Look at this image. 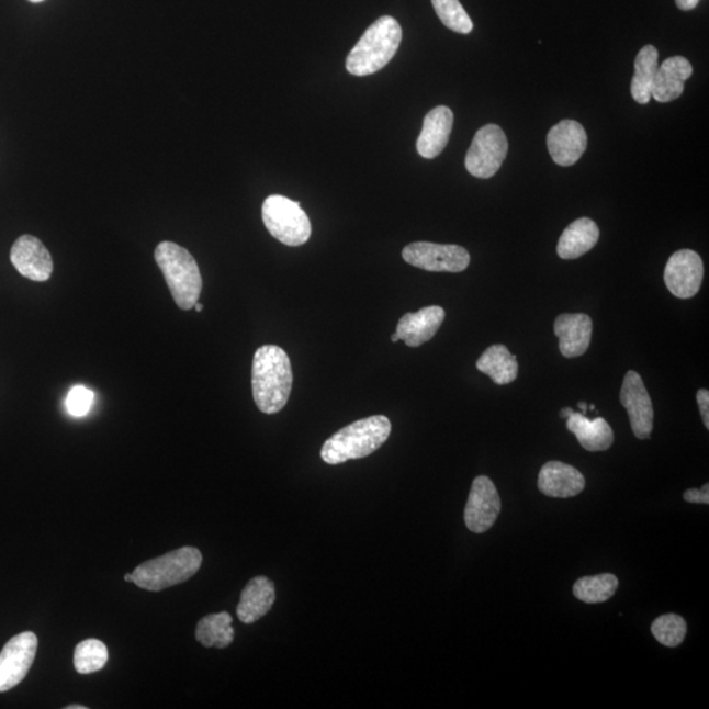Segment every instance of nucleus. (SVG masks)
Instances as JSON below:
<instances>
[{
    "mask_svg": "<svg viewBox=\"0 0 709 709\" xmlns=\"http://www.w3.org/2000/svg\"><path fill=\"white\" fill-rule=\"evenodd\" d=\"M391 339H392V342H393V344H396V342H398V340H399V338H398V336H397V334H396V333H394V334H393V336H392V338H391Z\"/></svg>",
    "mask_w": 709,
    "mask_h": 709,
    "instance_id": "obj_36",
    "label": "nucleus"
},
{
    "mask_svg": "<svg viewBox=\"0 0 709 709\" xmlns=\"http://www.w3.org/2000/svg\"><path fill=\"white\" fill-rule=\"evenodd\" d=\"M391 431V420L384 416L357 420L325 441L320 458L326 464L338 465L370 457L385 443Z\"/></svg>",
    "mask_w": 709,
    "mask_h": 709,
    "instance_id": "obj_2",
    "label": "nucleus"
},
{
    "mask_svg": "<svg viewBox=\"0 0 709 709\" xmlns=\"http://www.w3.org/2000/svg\"><path fill=\"white\" fill-rule=\"evenodd\" d=\"M124 579H125L126 582H133V575H132L131 573L125 574Z\"/></svg>",
    "mask_w": 709,
    "mask_h": 709,
    "instance_id": "obj_39",
    "label": "nucleus"
},
{
    "mask_svg": "<svg viewBox=\"0 0 709 709\" xmlns=\"http://www.w3.org/2000/svg\"><path fill=\"white\" fill-rule=\"evenodd\" d=\"M561 353L567 359L582 357L590 347L593 320L587 314H561L554 320Z\"/></svg>",
    "mask_w": 709,
    "mask_h": 709,
    "instance_id": "obj_16",
    "label": "nucleus"
},
{
    "mask_svg": "<svg viewBox=\"0 0 709 709\" xmlns=\"http://www.w3.org/2000/svg\"><path fill=\"white\" fill-rule=\"evenodd\" d=\"M262 217L267 230L279 243L286 246H301L307 243L312 234L311 220L300 203L282 195H272L265 200Z\"/></svg>",
    "mask_w": 709,
    "mask_h": 709,
    "instance_id": "obj_6",
    "label": "nucleus"
},
{
    "mask_svg": "<svg viewBox=\"0 0 709 709\" xmlns=\"http://www.w3.org/2000/svg\"><path fill=\"white\" fill-rule=\"evenodd\" d=\"M619 587V579L614 574L606 573L584 577L575 582L573 587L574 597L585 604H604L614 597Z\"/></svg>",
    "mask_w": 709,
    "mask_h": 709,
    "instance_id": "obj_26",
    "label": "nucleus"
},
{
    "mask_svg": "<svg viewBox=\"0 0 709 709\" xmlns=\"http://www.w3.org/2000/svg\"><path fill=\"white\" fill-rule=\"evenodd\" d=\"M588 409H590L592 412H594V410H595V405H590V406H588Z\"/></svg>",
    "mask_w": 709,
    "mask_h": 709,
    "instance_id": "obj_41",
    "label": "nucleus"
},
{
    "mask_svg": "<svg viewBox=\"0 0 709 709\" xmlns=\"http://www.w3.org/2000/svg\"><path fill=\"white\" fill-rule=\"evenodd\" d=\"M446 318L441 306H426L417 313H406L399 319L397 336L409 347H420L431 340Z\"/></svg>",
    "mask_w": 709,
    "mask_h": 709,
    "instance_id": "obj_17",
    "label": "nucleus"
},
{
    "mask_svg": "<svg viewBox=\"0 0 709 709\" xmlns=\"http://www.w3.org/2000/svg\"><path fill=\"white\" fill-rule=\"evenodd\" d=\"M193 307H195V310L198 312H202L204 306H203V304L196 303L195 306H193Z\"/></svg>",
    "mask_w": 709,
    "mask_h": 709,
    "instance_id": "obj_38",
    "label": "nucleus"
},
{
    "mask_svg": "<svg viewBox=\"0 0 709 709\" xmlns=\"http://www.w3.org/2000/svg\"><path fill=\"white\" fill-rule=\"evenodd\" d=\"M693 65L685 57H671L659 66L655 74L652 98L659 103L678 99L685 91V83L693 76Z\"/></svg>",
    "mask_w": 709,
    "mask_h": 709,
    "instance_id": "obj_19",
    "label": "nucleus"
},
{
    "mask_svg": "<svg viewBox=\"0 0 709 709\" xmlns=\"http://www.w3.org/2000/svg\"><path fill=\"white\" fill-rule=\"evenodd\" d=\"M659 69V50L653 45H646L639 52L634 61V76L631 93L639 104H648L652 99L655 74Z\"/></svg>",
    "mask_w": 709,
    "mask_h": 709,
    "instance_id": "obj_24",
    "label": "nucleus"
},
{
    "mask_svg": "<svg viewBox=\"0 0 709 709\" xmlns=\"http://www.w3.org/2000/svg\"><path fill=\"white\" fill-rule=\"evenodd\" d=\"M11 262L20 275L32 280V282H48L52 277L50 252L36 237H20L12 246Z\"/></svg>",
    "mask_w": 709,
    "mask_h": 709,
    "instance_id": "obj_13",
    "label": "nucleus"
},
{
    "mask_svg": "<svg viewBox=\"0 0 709 709\" xmlns=\"http://www.w3.org/2000/svg\"><path fill=\"white\" fill-rule=\"evenodd\" d=\"M705 278V266L698 252L679 250L674 252L666 265L665 283L673 296L691 299L700 290Z\"/></svg>",
    "mask_w": 709,
    "mask_h": 709,
    "instance_id": "obj_11",
    "label": "nucleus"
},
{
    "mask_svg": "<svg viewBox=\"0 0 709 709\" xmlns=\"http://www.w3.org/2000/svg\"><path fill=\"white\" fill-rule=\"evenodd\" d=\"M109 661V649L104 642L89 639L80 642L74 652V666L79 674H92L105 666Z\"/></svg>",
    "mask_w": 709,
    "mask_h": 709,
    "instance_id": "obj_27",
    "label": "nucleus"
},
{
    "mask_svg": "<svg viewBox=\"0 0 709 709\" xmlns=\"http://www.w3.org/2000/svg\"><path fill=\"white\" fill-rule=\"evenodd\" d=\"M566 427L586 451H606L614 443L612 428L604 418L588 419L584 414L574 412L566 419Z\"/></svg>",
    "mask_w": 709,
    "mask_h": 709,
    "instance_id": "obj_21",
    "label": "nucleus"
},
{
    "mask_svg": "<svg viewBox=\"0 0 709 709\" xmlns=\"http://www.w3.org/2000/svg\"><path fill=\"white\" fill-rule=\"evenodd\" d=\"M508 143L505 132L496 124L483 126L474 136L466 153L465 167L471 176L489 179L498 172L507 157Z\"/></svg>",
    "mask_w": 709,
    "mask_h": 709,
    "instance_id": "obj_7",
    "label": "nucleus"
},
{
    "mask_svg": "<svg viewBox=\"0 0 709 709\" xmlns=\"http://www.w3.org/2000/svg\"><path fill=\"white\" fill-rule=\"evenodd\" d=\"M30 2H32V3H40V2H44V0H30Z\"/></svg>",
    "mask_w": 709,
    "mask_h": 709,
    "instance_id": "obj_40",
    "label": "nucleus"
},
{
    "mask_svg": "<svg viewBox=\"0 0 709 709\" xmlns=\"http://www.w3.org/2000/svg\"><path fill=\"white\" fill-rule=\"evenodd\" d=\"M434 10L447 29L468 35L473 31V22L459 0H431Z\"/></svg>",
    "mask_w": 709,
    "mask_h": 709,
    "instance_id": "obj_28",
    "label": "nucleus"
},
{
    "mask_svg": "<svg viewBox=\"0 0 709 709\" xmlns=\"http://www.w3.org/2000/svg\"><path fill=\"white\" fill-rule=\"evenodd\" d=\"M403 29L396 19L381 16L368 29L347 57V71L354 77H367L384 69L396 56Z\"/></svg>",
    "mask_w": 709,
    "mask_h": 709,
    "instance_id": "obj_3",
    "label": "nucleus"
},
{
    "mask_svg": "<svg viewBox=\"0 0 709 709\" xmlns=\"http://www.w3.org/2000/svg\"><path fill=\"white\" fill-rule=\"evenodd\" d=\"M233 618L227 612L212 614L199 621L196 639L205 648L224 649L232 644Z\"/></svg>",
    "mask_w": 709,
    "mask_h": 709,
    "instance_id": "obj_25",
    "label": "nucleus"
},
{
    "mask_svg": "<svg viewBox=\"0 0 709 709\" xmlns=\"http://www.w3.org/2000/svg\"><path fill=\"white\" fill-rule=\"evenodd\" d=\"M453 126V113L448 106L439 105L428 112L424 120V128L417 142L420 157L437 158L446 149Z\"/></svg>",
    "mask_w": 709,
    "mask_h": 709,
    "instance_id": "obj_18",
    "label": "nucleus"
},
{
    "mask_svg": "<svg viewBox=\"0 0 709 709\" xmlns=\"http://www.w3.org/2000/svg\"><path fill=\"white\" fill-rule=\"evenodd\" d=\"M620 403L630 416L632 431L638 439L651 437L653 431V405L640 374L630 371L626 374L620 391Z\"/></svg>",
    "mask_w": 709,
    "mask_h": 709,
    "instance_id": "obj_12",
    "label": "nucleus"
},
{
    "mask_svg": "<svg viewBox=\"0 0 709 709\" xmlns=\"http://www.w3.org/2000/svg\"><path fill=\"white\" fill-rule=\"evenodd\" d=\"M477 370L497 385L511 384L518 378V361L504 345L491 346L477 361Z\"/></svg>",
    "mask_w": 709,
    "mask_h": 709,
    "instance_id": "obj_23",
    "label": "nucleus"
},
{
    "mask_svg": "<svg viewBox=\"0 0 709 709\" xmlns=\"http://www.w3.org/2000/svg\"><path fill=\"white\" fill-rule=\"evenodd\" d=\"M403 258L417 269L430 272H463L471 263V256L464 247L416 243L407 245Z\"/></svg>",
    "mask_w": 709,
    "mask_h": 709,
    "instance_id": "obj_8",
    "label": "nucleus"
},
{
    "mask_svg": "<svg viewBox=\"0 0 709 709\" xmlns=\"http://www.w3.org/2000/svg\"><path fill=\"white\" fill-rule=\"evenodd\" d=\"M586 480L577 468L550 461L539 473V491L547 497L571 498L584 492Z\"/></svg>",
    "mask_w": 709,
    "mask_h": 709,
    "instance_id": "obj_15",
    "label": "nucleus"
},
{
    "mask_svg": "<svg viewBox=\"0 0 709 709\" xmlns=\"http://www.w3.org/2000/svg\"><path fill=\"white\" fill-rule=\"evenodd\" d=\"M156 260L177 305L183 311L192 310L203 290L195 258L182 246L162 243L157 246Z\"/></svg>",
    "mask_w": 709,
    "mask_h": 709,
    "instance_id": "obj_4",
    "label": "nucleus"
},
{
    "mask_svg": "<svg viewBox=\"0 0 709 709\" xmlns=\"http://www.w3.org/2000/svg\"><path fill=\"white\" fill-rule=\"evenodd\" d=\"M38 640L35 633L23 632L12 638L0 652V693L22 684L36 659Z\"/></svg>",
    "mask_w": 709,
    "mask_h": 709,
    "instance_id": "obj_9",
    "label": "nucleus"
},
{
    "mask_svg": "<svg viewBox=\"0 0 709 709\" xmlns=\"http://www.w3.org/2000/svg\"><path fill=\"white\" fill-rule=\"evenodd\" d=\"M701 418H704L705 426L709 428V392L700 390L697 394Z\"/></svg>",
    "mask_w": 709,
    "mask_h": 709,
    "instance_id": "obj_32",
    "label": "nucleus"
},
{
    "mask_svg": "<svg viewBox=\"0 0 709 709\" xmlns=\"http://www.w3.org/2000/svg\"><path fill=\"white\" fill-rule=\"evenodd\" d=\"M93 397H95V394L89 387L83 385L72 386L68 398H66V407H68L70 416L76 418L87 416L91 410Z\"/></svg>",
    "mask_w": 709,
    "mask_h": 709,
    "instance_id": "obj_30",
    "label": "nucleus"
},
{
    "mask_svg": "<svg viewBox=\"0 0 709 709\" xmlns=\"http://www.w3.org/2000/svg\"><path fill=\"white\" fill-rule=\"evenodd\" d=\"M275 599V585L271 579L263 577V575L252 578L240 594L237 607L238 619L244 624L256 623L270 612Z\"/></svg>",
    "mask_w": 709,
    "mask_h": 709,
    "instance_id": "obj_20",
    "label": "nucleus"
},
{
    "mask_svg": "<svg viewBox=\"0 0 709 709\" xmlns=\"http://www.w3.org/2000/svg\"><path fill=\"white\" fill-rule=\"evenodd\" d=\"M202 564L203 554L198 548H179L137 566L132 573L133 582L143 590L162 592L192 578Z\"/></svg>",
    "mask_w": 709,
    "mask_h": 709,
    "instance_id": "obj_5",
    "label": "nucleus"
},
{
    "mask_svg": "<svg viewBox=\"0 0 709 709\" xmlns=\"http://www.w3.org/2000/svg\"><path fill=\"white\" fill-rule=\"evenodd\" d=\"M684 498L690 504H709V485L706 484L701 489H690L684 494Z\"/></svg>",
    "mask_w": 709,
    "mask_h": 709,
    "instance_id": "obj_31",
    "label": "nucleus"
},
{
    "mask_svg": "<svg viewBox=\"0 0 709 709\" xmlns=\"http://www.w3.org/2000/svg\"><path fill=\"white\" fill-rule=\"evenodd\" d=\"M573 413H574V410L571 409V407H565V409L561 410L560 417L564 418V419H567L569 417L572 416Z\"/></svg>",
    "mask_w": 709,
    "mask_h": 709,
    "instance_id": "obj_34",
    "label": "nucleus"
},
{
    "mask_svg": "<svg viewBox=\"0 0 709 709\" xmlns=\"http://www.w3.org/2000/svg\"><path fill=\"white\" fill-rule=\"evenodd\" d=\"M66 709H87V707H85V706H69V707H66Z\"/></svg>",
    "mask_w": 709,
    "mask_h": 709,
    "instance_id": "obj_37",
    "label": "nucleus"
},
{
    "mask_svg": "<svg viewBox=\"0 0 709 709\" xmlns=\"http://www.w3.org/2000/svg\"><path fill=\"white\" fill-rule=\"evenodd\" d=\"M651 631L660 644L675 648L684 642L687 633V624L684 618L675 614L662 615L654 620Z\"/></svg>",
    "mask_w": 709,
    "mask_h": 709,
    "instance_id": "obj_29",
    "label": "nucleus"
},
{
    "mask_svg": "<svg viewBox=\"0 0 709 709\" xmlns=\"http://www.w3.org/2000/svg\"><path fill=\"white\" fill-rule=\"evenodd\" d=\"M547 146L554 164L564 167L573 166L586 151V131L574 120H563L548 133Z\"/></svg>",
    "mask_w": 709,
    "mask_h": 709,
    "instance_id": "obj_14",
    "label": "nucleus"
},
{
    "mask_svg": "<svg viewBox=\"0 0 709 709\" xmlns=\"http://www.w3.org/2000/svg\"><path fill=\"white\" fill-rule=\"evenodd\" d=\"M578 407H579V409L582 410V414H584V416H585V414H586V413H587V410H588V405H587L586 403H579V404H578Z\"/></svg>",
    "mask_w": 709,
    "mask_h": 709,
    "instance_id": "obj_35",
    "label": "nucleus"
},
{
    "mask_svg": "<svg viewBox=\"0 0 709 709\" xmlns=\"http://www.w3.org/2000/svg\"><path fill=\"white\" fill-rule=\"evenodd\" d=\"M675 3H677L678 9L682 11H691L697 9L699 0H675Z\"/></svg>",
    "mask_w": 709,
    "mask_h": 709,
    "instance_id": "obj_33",
    "label": "nucleus"
},
{
    "mask_svg": "<svg viewBox=\"0 0 709 709\" xmlns=\"http://www.w3.org/2000/svg\"><path fill=\"white\" fill-rule=\"evenodd\" d=\"M293 372L290 357L275 345L259 347L252 361V396L265 414L282 412L290 399Z\"/></svg>",
    "mask_w": 709,
    "mask_h": 709,
    "instance_id": "obj_1",
    "label": "nucleus"
},
{
    "mask_svg": "<svg viewBox=\"0 0 709 709\" xmlns=\"http://www.w3.org/2000/svg\"><path fill=\"white\" fill-rule=\"evenodd\" d=\"M502 502L496 485L486 476L473 481L470 498H468L464 519L468 530L473 533H484L496 524L500 513Z\"/></svg>",
    "mask_w": 709,
    "mask_h": 709,
    "instance_id": "obj_10",
    "label": "nucleus"
},
{
    "mask_svg": "<svg viewBox=\"0 0 709 709\" xmlns=\"http://www.w3.org/2000/svg\"><path fill=\"white\" fill-rule=\"evenodd\" d=\"M599 227L592 218H578L560 237L558 254L561 259H577L598 244Z\"/></svg>",
    "mask_w": 709,
    "mask_h": 709,
    "instance_id": "obj_22",
    "label": "nucleus"
}]
</instances>
